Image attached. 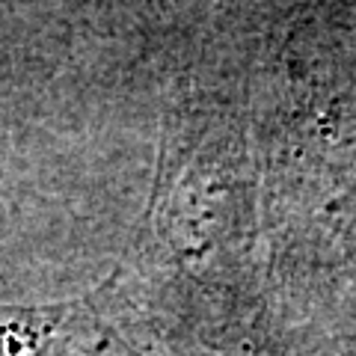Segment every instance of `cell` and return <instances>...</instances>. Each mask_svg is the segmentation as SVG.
Returning a JSON list of instances; mask_svg holds the SVG:
<instances>
[{
    "instance_id": "cell-1",
    "label": "cell",
    "mask_w": 356,
    "mask_h": 356,
    "mask_svg": "<svg viewBox=\"0 0 356 356\" xmlns=\"http://www.w3.org/2000/svg\"><path fill=\"white\" fill-rule=\"evenodd\" d=\"M0 356H143L110 315L89 306L0 312Z\"/></svg>"
}]
</instances>
